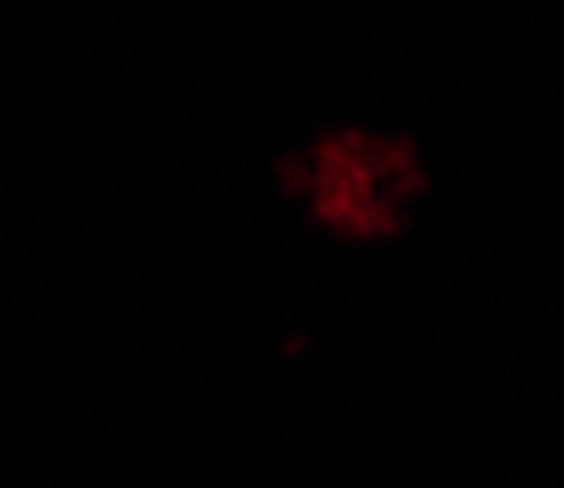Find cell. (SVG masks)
Here are the masks:
<instances>
[{"mask_svg":"<svg viewBox=\"0 0 564 488\" xmlns=\"http://www.w3.org/2000/svg\"><path fill=\"white\" fill-rule=\"evenodd\" d=\"M282 183L312 206L317 224L341 236H388L400 230L405 206L423 195V171L412 142H382V135H324L306 160L282 165Z\"/></svg>","mask_w":564,"mask_h":488,"instance_id":"1","label":"cell"}]
</instances>
